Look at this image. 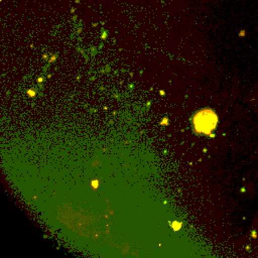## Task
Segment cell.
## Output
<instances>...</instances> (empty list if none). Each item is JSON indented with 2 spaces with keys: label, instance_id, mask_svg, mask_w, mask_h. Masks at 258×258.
<instances>
[{
  "label": "cell",
  "instance_id": "cell-1",
  "mask_svg": "<svg viewBox=\"0 0 258 258\" xmlns=\"http://www.w3.org/2000/svg\"><path fill=\"white\" fill-rule=\"evenodd\" d=\"M192 122L197 132L209 134L216 128L218 117L213 110L204 109L195 115Z\"/></svg>",
  "mask_w": 258,
  "mask_h": 258
}]
</instances>
